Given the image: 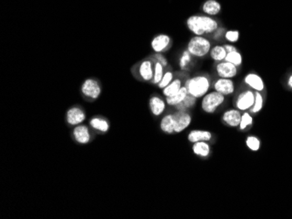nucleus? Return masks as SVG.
<instances>
[{
    "mask_svg": "<svg viewBox=\"0 0 292 219\" xmlns=\"http://www.w3.org/2000/svg\"><path fill=\"white\" fill-rule=\"evenodd\" d=\"M213 135L208 130L203 129H193L187 135V140L191 143L198 142H210Z\"/></svg>",
    "mask_w": 292,
    "mask_h": 219,
    "instance_id": "16",
    "label": "nucleus"
},
{
    "mask_svg": "<svg viewBox=\"0 0 292 219\" xmlns=\"http://www.w3.org/2000/svg\"><path fill=\"white\" fill-rule=\"evenodd\" d=\"M197 100L196 98H194V96L188 95L182 102H181L179 105H177L175 109L178 111H188L191 108L195 107Z\"/></svg>",
    "mask_w": 292,
    "mask_h": 219,
    "instance_id": "25",
    "label": "nucleus"
},
{
    "mask_svg": "<svg viewBox=\"0 0 292 219\" xmlns=\"http://www.w3.org/2000/svg\"><path fill=\"white\" fill-rule=\"evenodd\" d=\"M153 60H154V75H153V78H152L150 83L152 85L158 86L160 81L162 80L164 74V67L163 65L160 64L158 61H156L154 59H153Z\"/></svg>",
    "mask_w": 292,
    "mask_h": 219,
    "instance_id": "26",
    "label": "nucleus"
},
{
    "mask_svg": "<svg viewBox=\"0 0 292 219\" xmlns=\"http://www.w3.org/2000/svg\"><path fill=\"white\" fill-rule=\"evenodd\" d=\"M252 123H253V117H252V116L248 112L243 113L241 115V122L239 125V129H240V130H244L249 126H251Z\"/></svg>",
    "mask_w": 292,
    "mask_h": 219,
    "instance_id": "31",
    "label": "nucleus"
},
{
    "mask_svg": "<svg viewBox=\"0 0 292 219\" xmlns=\"http://www.w3.org/2000/svg\"><path fill=\"white\" fill-rule=\"evenodd\" d=\"M102 86L95 78H87L81 85V94L88 101H96L102 95Z\"/></svg>",
    "mask_w": 292,
    "mask_h": 219,
    "instance_id": "5",
    "label": "nucleus"
},
{
    "mask_svg": "<svg viewBox=\"0 0 292 219\" xmlns=\"http://www.w3.org/2000/svg\"><path fill=\"white\" fill-rule=\"evenodd\" d=\"M185 26L194 35L208 36L219 29V22L211 16L194 14L186 19Z\"/></svg>",
    "mask_w": 292,
    "mask_h": 219,
    "instance_id": "1",
    "label": "nucleus"
},
{
    "mask_svg": "<svg viewBox=\"0 0 292 219\" xmlns=\"http://www.w3.org/2000/svg\"><path fill=\"white\" fill-rule=\"evenodd\" d=\"M254 102H255V93L253 91H242L237 97L236 107L240 111H247L252 108Z\"/></svg>",
    "mask_w": 292,
    "mask_h": 219,
    "instance_id": "13",
    "label": "nucleus"
},
{
    "mask_svg": "<svg viewBox=\"0 0 292 219\" xmlns=\"http://www.w3.org/2000/svg\"><path fill=\"white\" fill-rule=\"evenodd\" d=\"M201 10L207 16L215 17L221 12V4L217 0H206L202 4Z\"/></svg>",
    "mask_w": 292,
    "mask_h": 219,
    "instance_id": "19",
    "label": "nucleus"
},
{
    "mask_svg": "<svg viewBox=\"0 0 292 219\" xmlns=\"http://www.w3.org/2000/svg\"><path fill=\"white\" fill-rule=\"evenodd\" d=\"M209 54H210L211 59L218 63V62H221L225 60L228 52L226 51L224 46L216 45L215 47H212Z\"/></svg>",
    "mask_w": 292,
    "mask_h": 219,
    "instance_id": "24",
    "label": "nucleus"
},
{
    "mask_svg": "<svg viewBox=\"0 0 292 219\" xmlns=\"http://www.w3.org/2000/svg\"><path fill=\"white\" fill-rule=\"evenodd\" d=\"M192 151L195 155L201 158L208 157L211 153V146L208 142H198L193 143Z\"/></svg>",
    "mask_w": 292,
    "mask_h": 219,
    "instance_id": "21",
    "label": "nucleus"
},
{
    "mask_svg": "<svg viewBox=\"0 0 292 219\" xmlns=\"http://www.w3.org/2000/svg\"><path fill=\"white\" fill-rule=\"evenodd\" d=\"M137 77L143 82H150L154 75V60L147 58L140 61L136 68Z\"/></svg>",
    "mask_w": 292,
    "mask_h": 219,
    "instance_id": "6",
    "label": "nucleus"
},
{
    "mask_svg": "<svg viewBox=\"0 0 292 219\" xmlns=\"http://www.w3.org/2000/svg\"><path fill=\"white\" fill-rule=\"evenodd\" d=\"M262 106H263V97L260 92H256L255 93V102H254L252 108H250V112L253 114H256L258 112L262 110Z\"/></svg>",
    "mask_w": 292,
    "mask_h": 219,
    "instance_id": "29",
    "label": "nucleus"
},
{
    "mask_svg": "<svg viewBox=\"0 0 292 219\" xmlns=\"http://www.w3.org/2000/svg\"><path fill=\"white\" fill-rule=\"evenodd\" d=\"M224 48H225V49H226L227 52H236V51H238V50H237V48H236L235 46L231 45V44H227V45H224Z\"/></svg>",
    "mask_w": 292,
    "mask_h": 219,
    "instance_id": "35",
    "label": "nucleus"
},
{
    "mask_svg": "<svg viewBox=\"0 0 292 219\" xmlns=\"http://www.w3.org/2000/svg\"><path fill=\"white\" fill-rule=\"evenodd\" d=\"M225 60L228 61V62L232 63V64L235 65V66H237V67H241V64H242V61H243L241 52H239L238 51L228 52V54L226 56Z\"/></svg>",
    "mask_w": 292,
    "mask_h": 219,
    "instance_id": "28",
    "label": "nucleus"
},
{
    "mask_svg": "<svg viewBox=\"0 0 292 219\" xmlns=\"http://www.w3.org/2000/svg\"><path fill=\"white\" fill-rule=\"evenodd\" d=\"M224 37L228 42L230 43H237V41L240 39V33L237 30H228L226 31Z\"/></svg>",
    "mask_w": 292,
    "mask_h": 219,
    "instance_id": "32",
    "label": "nucleus"
},
{
    "mask_svg": "<svg viewBox=\"0 0 292 219\" xmlns=\"http://www.w3.org/2000/svg\"><path fill=\"white\" fill-rule=\"evenodd\" d=\"M245 84L256 92H262L264 89V82L256 73H249L244 78Z\"/></svg>",
    "mask_w": 292,
    "mask_h": 219,
    "instance_id": "20",
    "label": "nucleus"
},
{
    "mask_svg": "<svg viewBox=\"0 0 292 219\" xmlns=\"http://www.w3.org/2000/svg\"><path fill=\"white\" fill-rule=\"evenodd\" d=\"M193 57L186 49L185 51H183L181 55L180 56V60H179V66H180V68L183 71H185L186 69L189 67L190 65L193 62Z\"/></svg>",
    "mask_w": 292,
    "mask_h": 219,
    "instance_id": "27",
    "label": "nucleus"
},
{
    "mask_svg": "<svg viewBox=\"0 0 292 219\" xmlns=\"http://www.w3.org/2000/svg\"><path fill=\"white\" fill-rule=\"evenodd\" d=\"M288 84L289 86H291V87H292V75L291 76V77H290V79H289Z\"/></svg>",
    "mask_w": 292,
    "mask_h": 219,
    "instance_id": "36",
    "label": "nucleus"
},
{
    "mask_svg": "<svg viewBox=\"0 0 292 219\" xmlns=\"http://www.w3.org/2000/svg\"><path fill=\"white\" fill-rule=\"evenodd\" d=\"M66 122L69 126L75 127L81 125L86 120V112L80 106H73L66 112Z\"/></svg>",
    "mask_w": 292,
    "mask_h": 219,
    "instance_id": "7",
    "label": "nucleus"
},
{
    "mask_svg": "<svg viewBox=\"0 0 292 219\" xmlns=\"http://www.w3.org/2000/svg\"><path fill=\"white\" fill-rule=\"evenodd\" d=\"M215 71L219 78L226 79H233L238 74V67L237 66L226 60L218 62L215 67Z\"/></svg>",
    "mask_w": 292,
    "mask_h": 219,
    "instance_id": "11",
    "label": "nucleus"
},
{
    "mask_svg": "<svg viewBox=\"0 0 292 219\" xmlns=\"http://www.w3.org/2000/svg\"><path fill=\"white\" fill-rule=\"evenodd\" d=\"M159 128L160 130L163 133L166 135H173L174 132V128H175V118H174V114L170 113L166 114L161 118V120L159 122Z\"/></svg>",
    "mask_w": 292,
    "mask_h": 219,
    "instance_id": "18",
    "label": "nucleus"
},
{
    "mask_svg": "<svg viewBox=\"0 0 292 219\" xmlns=\"http://www.w3.org/2000/svg\"><path fill=\"white\" fill-rule=\"evenodd\" d=\"M213 87L214 90L225 96L233 95L236 90L235 82L232 79H226V78H219L217 81L214 82Z\"/></svg>",
    "mask_w": 292,
    "mask_h": 219,
    "instance_id": "12",
    "label": "nucleus"
},
{
    "mask_svg": "<svg viewBox=\"0 0 292 219\" xmlns=\"http://www.w3.org/2000/svg\"><path fill=\"white\" fill-rule=\"evenodd\" d=\"M183 86H184V83L181 79L174 78V80L166 87L162 89V94L165 98L170 97L181 90V87Z\"/></svg>",
    "mask_w": 292,
    "mask_h": 219,
    "instance_id": "23",
    "label": "nucleus"
},
{
    "mask_svg": "<svg viewBox=\"0 0 292 219\" xmlns=\"http://www.w3.org/2000/svg\"><path fill=\"white\" fill-rule=\"evenodd\" d=\"M91 129L101 134H106L110 131V124L109 120L102 116H94L90 120Z\"/></svg>",
    "mask_w": 292,
    "mask_h": 219,
    "instance_id": "17",
    "label": "nucleus"
},
{
    "mask_svg": "<svg viewBox=\"0 0 292 219\" xmlns=\"http://www.w3.org/2000/svg\"><path fill=\"white\" fill-rule=\"evenodd\" d=\"M212 42L205 36L194 35L187 43L186 50L195 58H205L211 51Z\"/></svg>",
    "mask_w": 292,
    "mask_h": 219,
    "instance_id": "3",
    "label": "nucleus"
},
{
    "mask_svg": "<svg viewBox=\"0 0 292 219\" xmlns=\"http://www.w3.org/2000/svg\"><path fill=\"white\" fill-rule=\"evenodd\" d=\"M153 59H154L156 61L159 62L160 64L163 65L164 67H166L168 64H169L167 58L164 55L163 53H155L154 55H153Z\"/></svg>",
    "mask_w": 292,
    "mask_h": 219,
    "instance_id": "34",
    "label": "nucleus"
},
{
    "mask_svg": "<svg viewBox=\"0 0 292 219\" xmlns=\"http://www.w3.org/2000/svg\"><path fill=\"white\" fill-rule=\"evenodd\" d=\"M91 129V128L83 123L73 127L72 130L73 140L81 145L89 144L92 140V132Z\"/></svg>",
    "mask_w": 292,
    "mask_h": 219,
    "instance_id": "9",
    "label": "nucleus"
},
{
    "mask_svg": "<svg viewBox=\"0 0 292 219\" xmlns=\"http://www.w3.org/2000/svg\"><path fill=\"white\" fill-rule=\"evenodd\" d=\"M241 113L238 109H229L224 112L221 120L230 128H239L241 122Z\"/></svg>",
    "mask_w": 292,
    "mask_h": 219,
    "instance_id": "15",
    "label": "nucleus"
},
{
    "mask_svg": "<svg viewBox=\"0 0 292 219\" xmlns=\"http://www.w3.org/2000/svg\"><path fill=\"white\" fill-rule=\"evenodd\" d=\"M172 46L171 37L164 34L156 35L150 41V48L155 53H163L168 51Z\"/></svg>",
    "mask_w": 292,
    "mask_h": 219,
    "instance_id": "8",
    "label": "nucleus"
},
{
    "mask_svg": "<svg viewBox=\"0 0 292 219\" xmlns=\"http://www.w3.org/2000/svg\"><path fill=\"white\" fill-rule=\"evenodd\" d=\"M173 114H174V118H175L174 132H175V134L182 133L191 125L192 120H193V117L188 111H178V110H176Z\"/></svg>",
    "mask_w": 292,
    "mask_h": 219,
    "instance_id": "10",
    "label": "nucleus"
},
{
    "mask_svg": "<svg viewBox=\"0 0 292 219\" xmlns=\"http://www.w3.org/2000/svg\"><path fill=\"white\" fill-rule=\"evenodd\" d=\"M226 101V96L219 94L216 91L208 92L205 96L202 97L201 107L206 114H215L217 109L223 105Z\"/></svg>",
    "mask_w": 292,
    "mask_h": 219,
    "instance_id": "4",
    "label": "nucleus"
},
{
    "mask_svg": "<svg viewBox=\"0 0 292 219\" xmlns=\"http://www.w3.org/2000/svg\"><path fill=\"white\" fill-rule=\"evenodd\" d=\"M174 80V73H172V71H165L162 80L160 81V82L158 85V87L160 89H164V87L171 83Z\"/></svg>",
    "mask_w": 292,
    "mask_h": 219,
    "instance_id": "30",
    "label": "nucleus"
},
{
    "mask_svg": "<svg viewBox=\"0 0 292 219\" xmlns=\"http://www.w3.org/2000/svg\"><path fill=\"white\" fill-rule=\"evenodd\" d=\"M187 95H188V91H187V88L184 85V86L181 87V90L176 93L175 95L170 96V97H166L165 98V101H166L168 106L175 108L177 105H179V104L185 100V97Z\"/></svg>",
    "mask_w": 292,
    "mask_h": 219,
    "instance_id": "22",
    "label": "nucleus"
},
{
    "mask_svg": "<svg viewBox=\"0 0 292 219\" xmlns=\"http://www.w3.org/2000/svg\"><path fill=\"white\" fill-rule=\"evenodd\" d=\"M166 101L158 95H152L149 100V108L152 116L159 117L162 116L166 109Z\"/></svg>",
    "mask_w": 292,
    "mask_h": 219,
    "instance_id": "14",
    "label": "nucleus"
},
{
    "mask_svg": "<svg viewBox=\"0 0 292 219\" xmlns=\"http://www.w3.org/2000/svg\"><path fill=\"white\" fill-rule=\"evenodd\" d=\"M246 145L252 151H257L260 149V141L256 136H249L246 139Z\"/></svg>",
    "mask_w": 292,
    "mask_h": 219,
    "instance_id": "33",
    "label": "nucleus"
},
{
    "mask_svg": "<svg viewBox=\"0 0 292 219\" xmlns=\"http://www.w3.org/2000/svg\"><path fill=\"white\" fill-rule=\"evenodd\" d=\"M184 85L187 88L188 95L194 96L196 99H201L210 90V78L203 74L195 75L187 79Z\"/></svg>",
    "mask_w": 292,
    "mask_h": 219,
    "instance_id": "2",
    "label": "nucleus"
}]
</instances>
